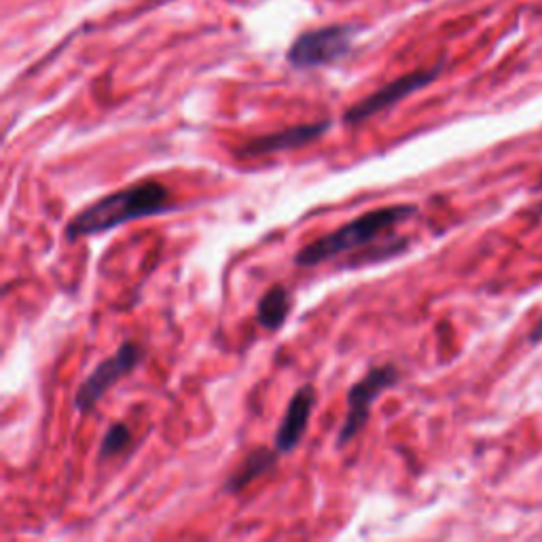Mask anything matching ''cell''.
I'll list each match as a JSON object with an SVG mask.
<instances>
[{
	"label": "cell",
	"instance_id": "obj_11",
	"mask_svg": "<svg viewBox=\"0 0 542 542\" xmlns=\"http://www.w3.org/2000/svg\"><path fill=\"white\" fill-rule=\"evenodd\" d=\"M134 437H132V430L117 422L113 424L111 428L106 430V435L102 439V445H100V458L102 460H108V458H113V456H119L121 451L128 449L132 445Z\"/></svg>",
	"mask_w": 542,
	"mask_h": 542
},
{
	"label": "cell",
	"instance_id": "obj_7",
	"mask_svg": "<svg viewBox=\"0 0 542 542\" xmlns=\"http://www.w3.org/2000/svg\"><path fill=\"white\" fill-rule=\"evenodd\" d=\"M329 130H331V121L293 125V128H284L280 132L248 140L238 149V155L240 157H263V155H271V153L295 151V149L305 147V144L316 142Z\"/></svg>",
	"mask_w": 542,
	"mask_h": 542
},
{
	"label": "cell",
	"instance_id": "obj_6",
	"mask_svg": "<svg viewBox=\"0 0 542 542\" xmlns=\"http://www.w3.org/2000/svg\"><path fill=\"white\" fill-rule=\"evenodd\" d=\"M441 70H443V62L435 64L432 68L413 70V72H409V75H403L399 79L390 81L388 85L375 89V92L369 94L367 98L352 104L346 111V115H343V121H346L348 125H356V123H363L379 113L388 111V108L396 106L405 98L413 96L415 92H420V89L428 87L441 75Z\"/></svg>",
	"mask_w": 542,
	"mask_h": 542
},
{
	"label": "cell",
	"instance_id": "obj_5",
	"mask_svg": "<svg viewBox=\"0 0 542 542\" xmlns=\"http://www.w3.org/2000/svg\"><path fill=\"white\" fill-rule=\"evenodd\" d=\"M142 358L144 350L140 343L123 341L113 356L104 358L102 363H98L96 369L83 379L75 396V407L83 413L92 409L119 379L130 375L142 363Z\"/></svg>",
	"mask_w": 542,
	"mask_h": 542
},
{
	"label": "cell",
	"instance_id": "obj_12",
	"mask_svg": "<svg viewBox=\"0 0 542 542\" xmlns=\"http://www.w3.org/2000/svg\"><path fill=\"white\" fill-rule=\"evenodd\" d=\"M536 214H538V216H542V202L536 206Z\"/></svg>",
	"mask_w": 542,
	"mask_h": 542
},
{
	"label": "cell",
	"instance_id": "obj_2",
	"mask_svg": "<svg viewBox=\"0 0 542 542\" xmlns=\"http://www.w3.org/2000/svg\"><path fill=\"white\" fill-rule=\"evenodd\" d=\"M415 214H418V206L411 204L369 210L365 214H360L358 219L327 233V236L303 246L295 255V263L299 267H316L320 263H327L346 255V252L365 248L386 236V233H392L396 227L409 221Z\"/></svg>",
	"mask_w": 542,
	"mask_h": 542
},
{
	"label": "cell",
	"instance_id": "obj_4",
	"mask_svg": "<svg viewBox=\"0 0 542 542\" xmlns=\"http://www.w3.org/2000/svg\"><path fill=\"white\" fill-rule=\"evenodd\" d=\"M401 382V371L396 365L386 363L373 367L365 373L363 379H358L356 384H352L348 392V413L346 420H343L339 435H337V447H346L360 430H363L371 418V407L373 403L382 396L386 390L394 388Z\"/></svg>",
	"mask_w": 542,
	"mask_h": 542
},
{
	"label": "cell",
	"instance_id": "obj_10",
	"mask_svg": "<svg viewBox=\"0 0 542 542\" xmlns=\"http://www.w3.org/2000/svg\"><path fill=\"white\" fill-rule=\"evenodd\" d=\"M291 314V295L282 284L271 286L269 291L259 299L257 305V322L267 331H278Z\"/></svg>",
	"mask_w": 542,
	"mask_h": 542
},
{
	"label": "cell",
	"instance_id": "obj_3",
	"mask_svg": "<svg viewBox=\"0 0 542 542\" xmlns=\"http://www.w3.org/2000/svg\"><path fill=\"white\" fill-rule=\"evenodd\" d=\"M356 32L358 30L352 24H335L307 30L299 34L291 49L286 51V60L288 64L301 70L337 64L350 56Z\"/></svg>",
	"mask_w": 542,
	"mask_h": 542
},
{
	"label": "cell",
	"instance_id": "obj_8",
	"mask_svg": "<svg viewBox=\"0 0 542 542\" xmlns=\"http://www.w3.org/2000/svg\"><path fill=\"white\" fill-rule=\"evenodd\" d=\"M314 407H316V390L312 384H305L293 394V399L288 401V407L276 430L274 447L280 454H291L293 449H297L305 435L307 424L312 420Z\"/></svg>",
	"mask_w": 542,
	"mask_h": 542
},
{
	"label": "cell",
	"instance_id": "obj_1",
	"mask_svg": "<svg viewBox=\"0 0 542 542\" xmlns=\"http://www.w3.org/2000/svg\"><path fill=\"white\" fill-rule=\"evenodd\" d=\"M176 206L170 202V191L157 180H144L102 197L81 210L66 227V240L75 242L79 238L100 236L125 223L151 219V216L168 214Z\"/></svg>",
	"mask_w": 542,
	"mask_h": 542
},
{
	"label": "cell",
	"instance_id": "obj_9",
	"mask_svg": "<svg viewBox=\"0 0 542 542\" xmlns=\"http://www.w3.org/2000/svg\"><path fill=\"white\" fill-rule=\"evenodd\" d=\"M278 454H280L278 449H269V447H257L255 451H250V454L244 458V462L240 464L238 471L229 477L225 490L231 494L242 492L246 485H250L261 475L269 473L271 468L278 464Z\"/></svg>",
	"mask_w": 542,
	"mask_h": 542
}]
</instances>
